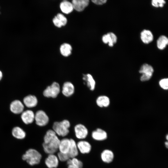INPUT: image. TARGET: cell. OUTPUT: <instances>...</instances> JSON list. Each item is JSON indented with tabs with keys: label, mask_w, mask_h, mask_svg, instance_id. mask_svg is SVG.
Here are the masks:
<instances>
[{
	"label": "cell",
	"mask_w": 168,
	"mask_h": 168,
	"mask_svg": "<svg viewBox=\"0 0 168 168\" xmlns=\"http://www.w3.org/2000/svg\"><path fill=\"white\" fill-rule=\"evenodd\" d=\"M60 140L53 130L49 129L44 137L42 146L44 152L48 154H54L58 150Z\"/></svg>",
	"instance_id": "cell-1"
},
{
	"label": "cell",
	"mask_w": 168,
	"mask_h": 168,
	"mask_svg": "<svg viewBox=\"0 0 168 168\" xmlns=\"http://www.w3.org/2000/svg\"><path fill=\"white\" fill-rule=\"evenodd\" d=\"M41 158V154L36 150L32 148L27 150L22 156V159L26 161L30 166L39 164Z\"/></svg>",
	"instance_id": "cell-2"
},
{
	"label": "cell",
	"mask_w": 168,
	"mask_h": 168,
	"mask_svg": "<svg viewBox=\"0 0 168 168\" xmlns=\"http://www.w3.org/2000/svg\"><path fill=\"white\" fill-rule=\"evenodd\" d=\"M70 126L69 121L65 119L61 122H55L53 126V129L57 135L64 137L68 134Z\"/></svg>",
	"instance_id": "cell-3"
},
{
	"label": "cell",
	"mask_w": 168,
	"mask_h": 168,
	"mask_svg": "<svg viewBox=\"0 0 168 168\" xmlns=\"http://www.w3.org/2000/svg\"><path fill=\"white\" fill-rule=\"evenodd\" d=\"M60 91V87L58 83L54 82L48 86L43 92V95L46 97L56 98Z\"/></svg>",
	"instance_id": "cell-4"
},
{
	"label": "cell",
	"mask_w": 168,
	"mask_h": 168,
	"mask_svg": "<svg viewBox=\"0 0 168 168\" xmlns=\"http://www.w3.org/2000/svg\"><path fill=\"white\" fill-rule=\"evenodd\" d=\"M153 72V68L151 66L147 63L143 64L139 70V72L142 74L140 80L142 81L149 80L152 77Z\"/></svg>",
	"instance_id": "cell-5"
},
{
	"label": "cell",
	"mask_w": 168,
	"mask_h": 168,
	"mask_svg": "<svg viewBox=\"0 0 168 168\" xmlns=\"http://www.w3.org/2000/svg\"><path fill=\"white\" fill-rule=\"evenodd\" d=\"M36 124L40 126L46 125L49 122V118L45 113L43 110L37 111L35 115Z\"/></svg>",
	"instance_id": "cell-6"
},
{
	"label": "cell",
	"mask_w": 168,
	"mask_h": 168,
	"mask_svg": "<svg viewBox=\"0 0 168 168\" xmlns=\"http://www.w3.org/2000/svg\"><path fill=\"white\" fill-rule=\"evenodd\" d=\"M74 132L76 137L80 139L85 138L88 134V130L83 125L78 124L74 127Z\"/></svg>",
	"instance_id": "cell-7"
},
{
	"label": "cell",
	"mask_w": 168,
	"mask_h": 168,
	"mask_svg": "<svg viewBox=\"0 0 168 168\" xmlns=\"http://www.w3.org/2000/svg\"><path fill=\"white\" fill-rule=\"evenodd\" d=\"M45 163L48 168H56L59 164V160L54 154H48L45 159Z\"/></svg>",
	"instance_id": "cell-8"
},
{
	"label": "cell",
	"mask_w": 168,
	"mask_h": 168,
	"mask_svg": "<svg viewBox=\"0 0 168 168\" xmlns=\"http://www.w3.org/2000/svg\"><path fill=\"white\" fill-rule=\"evenodd\" d=\"M78 150L83 154H87L91 151V146L89 142L85 140H81L77 143Z\"/></svg>",
	"instance_id": "cell-9"
},
{
	"label": "cell",
	"mask_w": 168,
	"mask_h": 168,
	"mask_svg": "<svg viewBox=\"0 0 168 168\" xmlns=\"http://www.w3.org/2000/svg\"><path fill=\"white\" fill-rule=\"evenodd\" d=\"M89 2L88 0H73L72 3L73 9L78 12H82L88 6Z\"/></svg>",
	"instance_id": "cell-10"
},
{
	"label": "cell",
	"mask_w": 168,
	"mask_h": 168,
	"mask_svg": "<svg viewBox=\"0 0 168 168\" xmlns=\"http://www.w3.org/2000/svg\"><path fill=\"white\" fill-rule=\"evenodd\" d=\"M71 145L70 139L65 138L60 140L58 146L59 152L63 153H67Z\"/></svg>",
	"instance_id": "cell-11"
},
{
	"label": "cell",
	"mask_w": 168,
	"mask_h": 168,
	"mask_svg": "<svg viewBox=\"0 0 168 168\" xmlns=\"http://www.w3.org/2000/svg\"><path fill=\"white\" fill-rule=\"evenodd\" d=\"M102 40L105 44H108L109 46L112 47L117 41L116 35L112 32H109L104 35L102 37Z\"/></svg>",
	"instance_id": "cell-12"
},
{
	"label": "cell",
	"mask_w": 168,
	"mask_h": 168,
	"mask_svg": "<svg viewBox=\"0 0 168 168\" xmlns=\"http://www.w3.org/2000/svg\"><path fill=\"white\" fill-rule=\"evenodd\" d=\"M24 109L23 104L18 100L13 101L10 104V109L11 111L15 114H19L22 113Z\"/></svg>",
	"instance_id": "cell-13"
},
{
	"label": "cell",
	"mask_w": 168,
	"mask_h": 168,
	"mask_svg": "<svg viewBox=\"0 0 168 168\" xmlns=\"http://www.w3.org/2000/svg\"><path fill=\"white\" fill-rule=\"evenodd\" d=\"M21 118L26 124L32 123L35 119V114L31 110H26L22 112Z\"/></svg>",
	"instance_id": "cell-14"
},
{
	"label": "cell",
	"mask_w": 168,
	"mask_h": 168,
	"mask_svg": "<svg viewBox=\"0 0 168 168\" xmlns=\"http://www.w3.org/2000/svg\"><path fill=\"white\" fill-rule=\"evenodd\" d=\"M74 91V87L70 82H65L62 87V93L65 96L69 97L72 95Z\"/></svg>",
	"instance_id": "cell-15"
},
{
	"label": "cell",
	"mask_w": 168,
	"mask_h": 168,
	"mask_svg": "<svg viewBox=\"0 0 168 168\" xmlns=\"http://www.w3.org/2000/svg\"><path fill=\"white\" fill-rule=\"evenodd\" d=\"M92 138L97 141H103L107 138V134L105 131L100 128H97L92 132L91 134Z\"/></svg>",
	"instance_id": "cell-16"
},
{
	"label": "cell",
	"mask_w": 168,
	"mask_h": 168,
	"mask_svg": "<svg viewBox=\"0 0 168 168\" xmlns=\"http://www.w3.org/2000/svg\"><path fill=\"white\" fill-rule=\"evenodd\" d=\"M140 37L142 42L148 44L152 42L153 39V36L152 32L149 30H144L141 33Z\"/></svg>",
	"instance_id": "cell-17"
},
{
	"label": "cell",
	"mask_w": 168,
	"mask_h": 168,
	"mask_svg": "<svg viewBox=\"0 0 168 168\" xmlns=\"http://www.w3.org/2000/svg\"><path fill=\"white\" fill-rule=\"evenodd\" d=\"M71 145L69 150L67 153L70 158L76 157L78 154V150L77 146V143L73 139L71 138Z\"/></svg>",
	"instance_id": "cell-18"
},
{
	"label": "cell",
	"mask_w": 168,
	"mask_h": 168,
	"mask_svg": "<svg viewBox=\"0 0 168 168\" xmlns=\"http://www.w3.org/2000/svg\"><path fill=\"white\" fill-rule=\"evenodd\" d=\"M23 102L25 105L27 107L32 108L36 105L38 101L36 97L35 96L29 95L24 98Z\"/></svg>",
	"instance_id": "cell-19"
},
{
	"label": "cell",
	"mask_w": 168,
	"mask_h": 168,
	"mask_svg": "<svg viewBox=\"0 0 168 168\" xmlns=\"http://www.w3.org/2000/svg\"><path fill=\"white\" fill-rule=\"evenodd\" d=\"M68 168H82V162L76 157L69 159L67 161Z\"/></svg>",
	"instance_id": "cell-20"
},
{
	"label": "cell",
	"mask_w": 168,
	"mask_h": 168,
	"mask_svg": "<svg viewBox=\"0 0 168 168\" xmlns=\"http://www.w3.org/2000/svg\"><path fill=\"white\" fill-rule=\"evenodd\" d=\"M61 11L64 13L68 14L71 12L73 8L72 2L67 1H63L60 4Z\"/></svg>",
	"instance_id": "cell-21"
},
{
	"label": "cell",
	"mask_w": 168,
	"mask_h": 168,
	"mask_svg": "<svg viewBox=\"0 0 168 168\" xmlns=\"http://www.w3.org/2000/svg\"><path fill=\"white\" fill-rule=\"evenodd\" d=\"M12 133L13 137L18 139H23L26 136L25 132L19 127H14L12 129Z\"/></svg>",
	"instance_id": "cell-22"
},
{
	"label": "cell",
	"mask_w": 168,
	"mask_h": 168,
	"mask_svg": "<svg viewBox=\"0 0 168 168\" xmlns=\"http://www.w3.org/2000/svg\"><path fill=\"white\" fill-rule=\"evenodd\" d=\"M113 152L109 150H105L103 151L101 155V157L103 161L107 163L111 162L114 158Z\"/></svg>",
	"instance_id": "cell-23"
},
{
	"label": "cell",
	"mask_w": 168,
	"mask_h": 168,
	"mask_svg": "<svg viewBox=\"0 0 168 168\" xmlns=\"http://www.w3.org/2000/svg\"><path fill=\"white\" fill-rule=\"evenodd\" d=\"M83 79L86 82L88 87L91 90H94L95 87L96 82L91 75L89 74H84Z\"/></svg>",
	"instance_id": "cell-24"
},
{
	"label": "cell",
	"mask_w": 168,
	"mask_h": 168,
	"mask_svg": "<svg viewBox=\"0 0 168 168\" xmlns=\"http://www.w3.org/2000/svg\"><path fill=\"white\" fill-rule=\"evenodd\" d=\"M96 103L97 105L100 107H106L109 105L110 101L108 97L105 96H102L97 98Z\"/></svg>",
	"instance_id": "cell-25"
},
{
	"label": "cell",
	"mask_w": 168,
	"mask_h": 168,
	"mask_svg": "<svg viewBox=\"0 0 168 168\" xmlns=\"http://www.w3.org/2000/svg\"><path fill=\"white\" fill-rule=\"evenodd\" d=\"M168 44V39L165 36L162 35L160 36L157 40V46L160 50L164 49Z\"/></svg>",
	"instance_id": "cell-26"
},
{
	"label": "cell",
	"mask_w": 168,
	"mask_h": 168,
	"mask_svg": "<svg viewBox=\"0 0 168 168\" xmlns=\"http://www.w3.org/2000/svg\"><path fill=\"white\" fill-rule=\"evenodd\" d=\"M60 49L62 55L65 57H68L71 53L72 48L69 44L65 43L61 45Z\"/></svg>",
	"instance_id": "cell-27"
},
{
	"label": "cell",
	"mask_w": 168,
	"mask_h": 168,
	"mask_svg": "<svg viewBox=\"0 0 168 168\" xmlns=\"http://www.w3.org/2000/svg\"><path fill=\"white\" fill-rule=\"evenodd\" d=\"M166 2V1L164 0H152L151 3L154 7H161L164 6Z\"/></svg>",
	"instance_id": "cell-28"
},
{
	"label": "cell",
	"mask_w": 168,
	"mask_h": 168,
	"mask_svg": "<svg viewBox=\"0 0 168 168\" xmlns=\"http://www.w3.org/2000/svg\"><path fill=\"white\" fill-rule=\"evenodd\" d=\"M57 156L59 160L62 162L67 161L70 159L67 153H63L59 152Z\"/></svg>",
	"instance_id": "cell-29"
},
{
	"label": "cell",
	"mask_w": 168,
	"mask_h": 168,
	"mask_svg": "<svg viewBox=\"0 0 168 168\" xmlns=\"http://www.w3.org/2000/svg\"><path fill=\"white\" fill-rule=\"evenodd\" d=\"M159 85L164 90L168 88V79L164 78L161 80L159 82Z\"/></svg>",
	"instance_id": "cell-30"
},
{
	"label": "cell",
	"mask_w": 168,
	"mask_h": 168,
	"mask_svg": "<svg viewBox=\"0 0 168 168\" xmlns=\"http://www.w3.org/2000/svg\"><path fill=\"white\" fill-rule=\"evenodd\" d=\"M53 21L54 25L60 28L63 26L61 21L57 16L54 18Z\"/></svg>",
	"instance_id": "cell-31"
},
{
	"label": "cell",
	"mask_w": 168,
	"mask_h": 168,
	"mask_svg": "<svg viewBox=\"0 0 168 168\" xmlns=\"http://www.w3.org/2000/svg\"><path fill=\"white\" fill-rule=\"evenodd\" d=\"M61 21L63 26H65L67 22L66 18L62 14L58 13L56 15Z\"/></svg>",
	"instance_id": "cell-32"
},
{
	"label": "cell",
	"mask_w": 168,
	"mask_h": 168,
	"mask_svg": "<svg viewBox=\"0 0 168 168\" xmlns=\"http://www.w3.org/2000/svg\"><path fill=\"white\" fill-rule=\"evenodd\" d=\"M92 1L95 4L97 5H102L105 3L106 0H92Z\"/></svg>",
	"instance_id": "cell-33"
},
{
	"label": "cell",
	"mask_w": 168,
	"mask_h": 168,
	"mask_svg": "<svg viewBox=\"0 0 168 168\" xmlns=\"http://www.w3.org/2000/svg\"><path fill=\"white\" fill-rule=\"evenodd\" d=\"M2 77V72L0 71V80L1 79Z\"/></svg>",
	"instance_id": "cell-34"
},
{
	"label": "cell",
	"mask_w": 168,
	"mask_h": 168,
	"mask_svg": "<svg viewBox=\"0 0 168 168\" xmlns=\"http://www.w3.org/2000/svg\"><path fill=\"white\" fill-rule=\"evenodd\" d=\"M165 145L166 147L167 148H168V142H166L165 143Z\"/></svg>",
	"instance_id": "cell-35"
},
{
	"label": "cell",
	"mask_w": 168,
	"mask_h": 168,
	"mask_svg": "<svg viewBox=\"0 0 168 168\" xmlns=\"http://www.w3.org/2000/svg\"><path fill=\"white\" fill-rule=\"evenodd\" d=\"M166 137V139H167L168 140V135H167Z\"/></svg>",
	"instance_id": "cell-36"
}]
</instances>
